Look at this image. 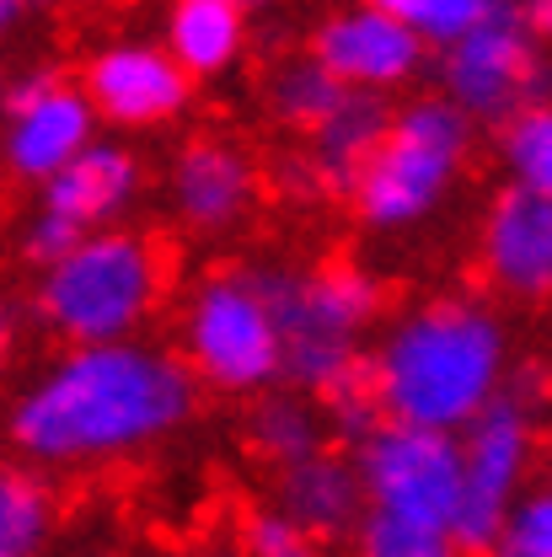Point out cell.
Returning a JSON list of instances; mask_svg holds the SVG:
<instances>
[{
	"label": "cell",
	"mask_w": 552,
	"mask_h": 557,
	"mask_svg": "<svg viewBox=\"0 0 552 557\" xmlns=\"http://www.w3.org/2000/svg\"><path fill=\"white\" fill-rule=\"evenodd\" d=\"M354 467H359L370 509L403 515L418 525H445V531L456 525V509L467 493L462 434L387 418L370 440L354 445Z\"/></svg>",
	"instance_id": "52a82bcc"
},
{
	"label": "cell",
	"mask_w": 552,
	"mask_h": 557,
	"mask_svg": "<svg viewBox=\"0 0 552 557\" xmlns=\"http://www.w3.org/2000/svg\"><path fill=\"white\" fill-rule=\"evenodd\" d=\"M348 91H354V86H344L311 49L295 54V60H279V65L269 70V108H274V119L295 124V129H317Z\"/></svg>",
	"instance_id": "ffe728a7"
},
{
	"label": "cell",
	"mask_w": 552,
	"mask_h": 557,
	"mask_svg": "<svg viewBox=\"0 0 552 557\" xmlns=\"http://www.w3.org/2000/svg\"><path fill=\"white\" fill-rule=\"evenodd\" d=\"M194 364L145 344H70L11 403V445L38 467H86L135 456L194 413Z\"/></svg>",
	"instance_id": "6da1fadb"
},
{
	"label": "cell",
	"mask_w": 552,
	"mask_h": 557,
	"mask_svg": "<svg viewBox=\"0 0 552 557\" xmlns=\"http://www.w3.org/2000/svg\"><path fill=\"white\" fill-rule=\"evenodd\" d=\"M365 483H359V467L339 461L328 450L295 461V467H279V509L290 520H300L311 536H344L354 520H365Z\"/></svg>",
	"instance_id": "e0dca14e"
},
{
	"label": "cell",
	"mask_w": 552,
	"mask_h": 557,
	"mask_svg": "<svg viewBox=\"0 0 552 557\" xmlns=\"http://www.w3.org/2000/svg\"><path fill=\"white\" fill-rule=\"evenodd\" d=\"M247 5L242 0H172L167 49L188 65V75H220L247 49Z\"/></svg>",
	"instance_id": "ac0fdd59"
},
{
	"label": "cell",
	"mask_w": 552,
	"mask_h": 557,
	"mask_svg": "<svg viewBox=\"0 0 552 557\" xmlns=\"http://www.w3.org/2000/svg\"><path fill=\"white\" fill-rule=\"evenodd\" d=\"M387 129H392L387 91H348L344 102L311 129V156H306L311 183L322 194H354L359 172L381 150Z\"/></svg>",
	"instance_id": "9a60e30c"
},
{
	"label": "cell",
	"mask_w": 552,
	"mask_h": 557,
	"mask_svg": "<svg viewBox=\"0 0 552 557\" xmlns=\"http://www.w3.org/2000/svg\"><path fill=\"white\" fill-rule=\"evenodd\" d=\"M167 295V252L145 231H86L75 252L38 274V322L65 344L139 338Z\"/></svg>",
	"instance_id": "3957f363"
},
{
	"label": "cell",
	"mask_w": 552,
	"mask_h": 557,
	"mask_svg": "<svg viewBox=\"0 0 552 557\" xmlns=\"http://www.w3.org/2000/svg\"><path fill=\"white\" fill-rule=\"evenodd\" d=\"M183 359L209 386L253 397L284 375V333L253 269H220L183 306Z\"/></svg>",
	"instance_id": "8992f818"
},
{
	"label": "cell",
	"mask_w": 552,
	"mask_h": 557,
	"mask_svg": "<svg viewBox=\"0 0 552 557\" xmlns=\"http://www.w3.org/2000/svg\"><path fill=\"white\" fill-rule=\"evenodd\" d=\"M135 194H139V161L124 145H108V139H91L54 183L38 188L44 205L81 220L86 231L119 220L124 209L135 205Z\"/></svg>",
	"instance_id": "2e32d148"
},
{
	"label": "cell",
	"mask_w": 552,
	"mask_h": 557,
	"mask_svg": "<svg viewBox=\"0 0 552 557\" xmlns=\"http://www.w3.org/2000/svg\"><path fill=\"white\" fill-rule=\"evenodd\" d=\"M473 113L462 102L440 97H414L408 108L392 113V129L381 139V150L370 156V166L354 183V214L370 231H403L418 225L429 209L440 205L467 161L473 145Z\"/></svg>",
	"instance_id": "5b68a950"
},
{
	"label": "cell",
	"mask_w": 552,
	"mask_h": 557,
	"mask_svg": "<svg viewBox=\"0 0 552 557\" xmlns=\"http://www.w3.org/2000/svg\"><path fill=\"white\" fill-rule=\"evenodd\" d=\"M392 16H403L429 49H451L456 38H467L473 27H483L493 11H504L510 0H376Z\"/></svg>",
	"instance_id": "603a6c76"
},
{
	"label": "cell",
	"mask_w": 552,
	"mask_h": 557,
	"mask_svg": "<svg viewBox=\"0 0 552 557\" xmlns=\"http://www.w3.org/2000/svg\"><path fill=\"white\" fill-rule=\"evenodd\" d=\"M172 209L188 231L199 236H220L231 231L258 194V166L242 145L231 139H194L177 150L172 161Z\"/></svg>",
	"instance_id": "5bb4252c"
},
{
	"label": "cell",
	"mask_w": 552,
	"mask_h": 557,
	"mask_svg": "<svg viewBox=\"0 0 552 557\" xmlns=\"http://www.w3.org/2000/svg\"><path fill=\"white\" fill-rule=\"evenodd\" d=\"M359 557H467L445 525H418L403 515L370 509L359 520Z\"/></svg>",
	"instance_id": "cb8c5ba5"
},
{
	"label": "cell",
	"mask_w": 552,
	"mask_h": 557,
	"mask_svg": "<svg viewBox=\"0 0 552 557\" xmlns=\"http://www.w3.org/2000/svg\"><path fill=\"white\" fill-rule=\"evenodd\" d=\"M478 258L493 289L515 300L552 295V194L537 188H499L478 231Z\"/></svg>",
	"instance_id": "4fadbf2b"
},
{
	"label": "cell",
	"mask_w": 552,
	"mask_h": 557,
	"mask_svg": "<svg viewBox=\"0 0 552 557\" xmlns=\"http://www.w3.org/2000/svg\"><path fill=\"white\" fill-rule=\"evenodd\" d=\"M86 236V225L81 220H70V214H60V209L38 205V214H27L22 220V231H16V252H22V263L27 269H54L60 258H70L75 252V242Z\"/></svg>",
	"instance_id": "d4e9b609"
},
{
	"label": "cell",
	"mask_w": 552,
	"mask_h": 557,
	"mask_svg": "<svg viewBox=\"0 0 552 557\" xmlns=\"http://www.w3.org/2000/svg\"><path fill=\"white\" fill-rule=\"evenodd\" d=\"M499 161H504L510 183L552 194V102L526 108L510 124H499Z\"/></svg>",
	"instance_id": "7402d4cb"
},
{
	"label": "cell",
	"mask_w": 552,
	"mask_h": 557,
	"mask_svg": "<svg viewBox=\"0 0 552 557\" xmlns=\"http://www.w3.org/2000/svg\"><path fill=\"white\" fill-rule=\"evenodd\" d=\"M247 440L263 461L274 467H295L306 456L322 450V413L306 403V392H279V397H263L253 418H247Z\"/></svg>",
	"instance_id": "d6986e66"
},
{
	"label": "cell",
	"mask_w": 552,
	"mask_h": 557,
	"mask_svg": "<svg viewBox=\"0 0 552 557\" xmlns=\"http://www.w3.org/2000/svg\"><path fill=\"white\" fill-rule=\"evenodd\" d=\"M424 49L429 44L414 27L403 16H392L387 5H376V0L333 11L311 33V54L354 91H392V86L414 81L424 70Z\"/></svg>",
	"instance_id": "7c38bea8"
},
{
	"label": "cell",
	"mask_w": 552,
	"mask_h": 557,
	"mask_svg": "<svg viewBox=\"0 0 552 557\" xmlns=\"http://www.w3.org/2000/svg\"><path fill=\"white\" fill-rule=\"evenodd\" d=\"M515 11L526 16V27H531L542 44H552V0H515Z\"/></svg>",
	"instance_id": "83f0119b"
},
{
	"label": "cell",
	"mask_w": 552,
	"mask_h": 557,
	"mask_svg": "<svg viewBox=\"0 0 552 557\" xmlns=\"http://www.w3.org/2000/svg\"><path fill=\"white\" fill-rule=\"evenodd\" d=\"M462 450H467V493H462L451 536L467 557H488L499 553L510 509L520 504V483L531 472V450H537L531 397L504 386L483 413L462 429Z\"/></svg>",
	"instance_id": "9c48e42d"
},
{
	"label": "cell",
	"mask_w": 552,
	"mask_h": 557,
	"mask_svg": "<svg viewBox=\"0 0 552 557\" xmlns=\"http://www.w3.org/2000/svg\"><path fill=\"white\" fill-rule=\"evenodd\" d=\"M440 86L478 124H510L515 113L552 102V60L510 0L483 27L440 49Z\"/></svg>",
	"instance_id": "ba28073f"
},
{
	"label": "cell",
	"mask_w": 552,
	"mask_h": 557,
	"mask_svg": "<svg viewBox=\"0 0 552 557\" xmlns=\"http://www.w3.org/2000/svg\"><path fill=\"white\" fill-rule=\"evenodd\" d=\"M242 5H247V16H263V11H269L274 0H242Z\"/></svg>",
	"instance_id": "f546056e"
},
{
	"label": "cell",
	"mask_w": 552,
	"mask_h": 557,
	"mask_svg": "<svg viewBox=\"0 0 552 557\" xmlns=\"http://www.w3.org/2000/svg\"><path fill=\"white\" fill-rule=\"evenodd\" d=\"M54 531V498L33 472L0 478V557H38Z\"/></svg>",
	"instance_id": "44dd1931"
},
{
	"label": "cell",
	"mask_w": 552,
	"mask_h": 557,
	"mask_svg": "<svg viewBox=\"0 0 552 557\" xmlns=\"http://www.w3.org/2000/svg\"><path fill=\"white\" fill-rule=\"evenodd\" d=\"M81 86L119 129H156L194 97V75L167 44H108L86 60Z\"/></svg>",
	"instance_id": "8fae6325"
},
{
	"label": "cell",
	"mask_w": 552,
	"mask_h": 557,
	"mask_svg": "<svg viewBox=\"0 0 552 557\" xmlns=\"http://www.w3.org/2000/svg\"><path fill=\"white\" fill-rule=\"evenodd\" d=\"M499 557H552V487L526 493V498L510 509Z\"/></svg>",
	"instance_id": "484cf974"
},
{
	"label": "cell",
	"mask_w": 552,
	"mask_h": 557,
	"mask_svg": "<svg viewBox=\"0 0 552 557\" xmlns=\"http://www.w3.org/2000/svg\"><path fill=\"white\" fill-rule=\"evenodd\" d=\"M97 102L54 70H22L5 86V172L44 188L97 139Z\"/></svg>",
	"instance_id": "30bf717a"
},
{
	"label": "cell",
	"mask_w": 552,
	"mask_h": 557,
	"mask_svg": "<svg viewBox=\"0 0 552 557\" xmlns=\"http://www.w3.org/2000/svg\"><path fill=\"white\" fill-rule=\"evenodd\" d=\"M387 418L462 434L510 386V333L478 295H440L403 311L370 354Z\"/></svg>",
	"instance_id": "7a4b0ae2"
},
{
	"label": "cell",
	"mask_w": 552,
	"mask_h": 557,
	"mask_svg": "<svg viewBox=\"0 0 552 557\" xmlns=\"http://www.w3.org/2000/svg\"><path fill=\"white\" fill-rule=\"evenodd\" d=\"M253 278L279 317L284 381L295 392L328 403L348 386L370 381V359L354 354V338L376 322L387 295L365 269L333 263V269H317V274H295V269H279V263H258Z\"/></svg>",
	"instance_id": "277c9868"
},
{
	"label": "cell",
	"mask_w": 552,
	"mask_h": 557,
	"mask_svg": "<svg viewBox=\"0 0 552 557\" xmlns=\"http://www.w3.org/2000/svg\"><path fill=\"white\" fill-rule=\"evenodd\" d=\"M242 542H247V557H317V536L284 509H258Z\"/></svg>",
	"instance_id": "4316f807"
},
{
	"label": "cell",
	"mask_w": 552,
	"mask_h": 557,
	"mask_svg": "<svg viewBox=\"0 0 552 557\" xmlns=\"http://www.w3.org/2000/svg\"><path fill=\"white\" fill-rule=\"evenodd\" d=\"M38 5H44V0H0V27H5V33H11V27H22Z\"/></svg>",
	"instance_id": "f1b7e54d"
}]
</instances>
